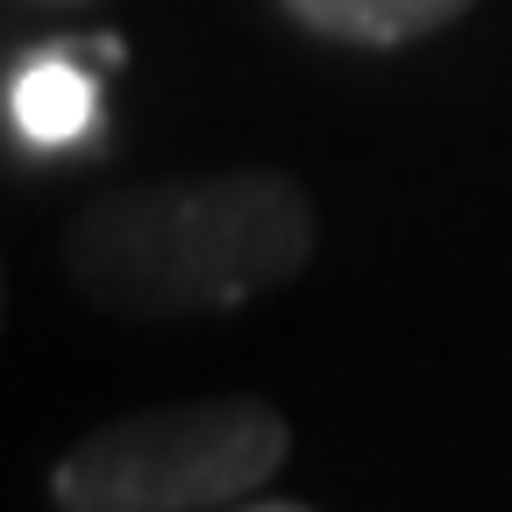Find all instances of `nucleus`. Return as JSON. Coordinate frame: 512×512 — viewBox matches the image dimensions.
<instances>
[{"label": "nucleus", "mask_w": 512, "mask_h": 512, "mask_svg": "<svg viewBox=\"0 0 512 512\" xmlns=\"http://www.w3.org/2000/svg\"><path fill=\"white\" fill-rule=\"evenodd\" d=\"M93 114H100V86L79 64V43H50V50L22 57L8 72V121H15V136L36 143V150L86 143Z\"/></svg>", "instance_id": "obj_3"}, {"label": "nucleus", "mask_w": 512, "mask_h": 512, "mask_svg": "<svg viewBox=\"0 0 512 512\" xmlns=\"http://www.w3.org/2000/svg\"><path fill=\"white\" fill-rule=\"evenodd\" d=\"M256 512H306V505H256Z\"/></svg>", "instance_id": "obj_5"}, {"label": "nucleus", "mask_w": 512, "mask_h": 512, "mask_svg": "<svg viewBox=\"0 0 512 512\" xmlns=\"http://www.w3.org/2000/svg\"><path fill=\"white\" fill-rule=\"evenodd\" d=\"M278 8L328 36V43H363V50H392V43H420L434 29H448L456 15H470L477 0H278Z\"/></svg>", "instance_id": "obj_4"}, {"label": "nucleus", "mask_w": 512, "mask_h": 512, "mask_svg": "<svg viewBox=\"0 0 512 512\" xmlns=\"http://www.w3.org/2000/svg\"><path fill=\"white\" fill-rule=\"evenodd\" d=\"M313 256V200L278 171L121 185L64 228V264L114 313H221Z\"/></svg>", "instance_id": "obj_1"}, {"label": "nucleus", "mask_w": 512, "mask_h": 512, "mask_svg": "<svg viewBox=\"0 0 512 512\" xmlns=\"http://www.w3.org/2000/svg\"><path fill=\"white\" fill-rule=\"evenodd\" d=\"M285 463L271 399H178L121 413L50 470L64 512H207L235 505Z\"/></svg>", "instance_id": "obj_2"}]
</instances>
